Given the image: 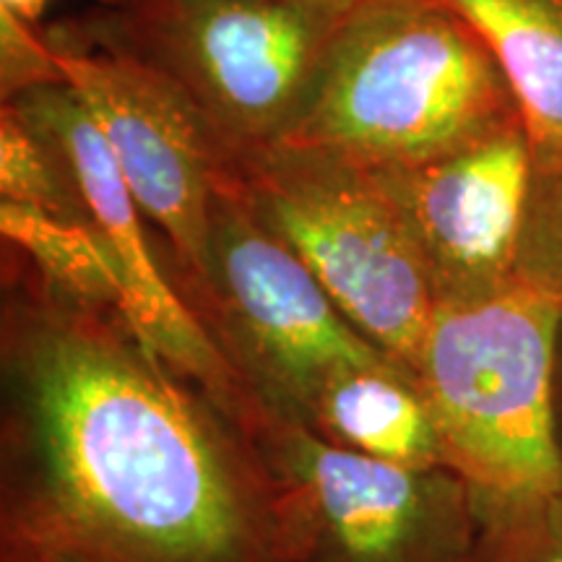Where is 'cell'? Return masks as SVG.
<instances>
[{
	"label": "cell",
	"mask_w": 562,
	"mask_h": 562,
	"mask_svg": "<svg viewBox=\"0 0 562 562\" xmlns=\"http://www.w3.org/2000/svg\"><path fill=\"white\" fill-rule=\"evenodd\" d=\"M0 550L286 562L281 484L248 425L123 311L55 297L24 269L0 334Z\"/></svg>",
	"instance_id": "obj_1"
},
{
	"label": "cell",
	"mask_w": 562,
	"mask_h": 562,
	"mask_svg": "<svg viewBox=\"0 0 562 562\" xmlns=\"http://www.w3.org/2000/svg\"><path fill=\"white\" fill-rule=\"evenodd\" d=\"M521 121L508 76L442 0H362L277 144L364 170L432 161Z\"/></svg>",
	"instance_id": "obj_2"
},
{
	"label": "cell",
	"mask_w": 562,
	"mask_h": 562,
	"mask_svg": "<svg viewBox=\"0 0 562 562\" xmlns=\"http://www.w3.org/2000/svg\"><path fill=\"white\" fill-rule=\"evenodd\" d=\"M562 305L516 281L438 302L417 364L448 469L492 501L562 492L552 375Z\"/></svg>",
	"instance_id": "obj_3"
},
{
	"label": "cell",
	"mask_w": 562,
	"mask_h": 562,
	"mask_svg": "<svg viewBox=\"0 0 562 562\" xmlns=\"http://www.w3.org/2000/svg\"><path fill=\"white\" fill-rule=\"evenodd\" d=\"M237 180L258 220L313 271L351 326L417 375L438 300L375 172L273 144L237 161Z\"/></svg>",
	"instance_id": "obj_4"
},
{
	"label": "cell",
	"mask_w": 562,
	"mask_h": 562,
	"mask_svg": "<svg viewBox=\"0 0 562 562\" xmlns=\"http://www.w3.org/2000/svg\"><path fill=\"white\" fill-rule=\"evenodd\" d=\"M178 292L250 396L305 427L336 372L398 362L258 220L237 175L211 209L206 279Z\"/></svg>",
	"instance_id": "obj_5"
},
{
	"label": "cell",
	"mask_w": 562,
	"mask_h": 562,
	"mask_svg": "<svg viewBox=\"0 0 562 562\" xmlns=\"http://www.w3.org/2000/svg\"><path fill=\"white\" fill-rule=\"evenodd\" d=\"M248 430L279 476L286 562H484L490 497L453 469L344 451L261 404Z\"/></svg>",
	"instance_id": "obj_6"
},
{
	"label": "cell",
	"mask_w": 562,
	"mask_h": 562,
	"mask_svg": "<svg viewBox=\"0 0 562 562\" xmlns=\"http://www.w3.org/2000/svg\"><path fill=\"white\" fill-rule=\"evenodd\" d=\"M128 40L199 104L229 159L273 146L351 9L290 0H117Z\"/></svg>",
	"instance_id": "obj_7"
},
{
	"label": "cell",
	"mask_w": 562,
	"mask_h": 562,
	"mask_svg": "<svg viewBox=\"0 0 562 562\" xmlns=\"http://www.w3.org/2000/svg\"><path fill=\"white\" fill-rule=\"evenodd\" d=\"M68 87L108 138L140 214L161 232L175 286L209 271L211 209L235 161L188 91L131 40H47Z\"/></svg>",
	"instance_id": "obj_8"
},
{
	"label": "cell",
	"mask_w": 562,
	"mask_h": 562,
	"mask_svg": "<svg viewBox=\"0 0 562 562\" xmlns=\"http://www.w3.org/2000/svg\"><path fill=\"white\" fill-rule=\"evenodd\" d=\"M11 104L47 133L68 159L87 201L91 227L100 235L121 279L123 313L136 334L161 360L203 385L216 402L245 422L256 398L182 300L170 271L161 269L157 250L146 237V216L140 214L108 138L81 97L68 83H55L26 91Z\"/></svg>",
	"instance_id": "obj_9"
},
{
	"label": "cell",
	"mask_w": 562,
	"mask_h": 562,
	"mask_svg": "<svg viewBox=\"0 0 562 562\" xmlns=\"http://www.w3.org/2000/svg\"><path fill=\"white\" fill-rule=\"evenodd\" d=\"M372 172L402 211L435 300H482L516 284L537 172L524 123L440 159Z\"/></svg>",
	"instance_id": "obj_10"
},
{
	"label": "cell",
	"mask_w": 562,
	"mask_h": 562,
	"mask_svg": "<svg viewBox=\"0 0 562 562\" xmlns=\"http://www.w3.org/2000/svg\"><path fill=\"white\" fill-rule=\"evenodd\" d=\"M321 440L396 467H448L419 378L402 362L336 372L307 422Z\"/></svg>",
	"instance_id": "obj_11"
},
{
	"label": "cell",
	"mask_w": 562,
	"mask_h": 562,
	"mask_svg": "<svg viewBox=\"0 0 562 562\" xmlns=\"http://www.w3.org/2000/svg\"><path fill=\"white\" fill-rule=\"evenodd\" d=\"M508 76L537 167L562 161V0H442Z\"/></svg>",
	"instance_id": "obj_12"
},
{
	"label": "cell",
	"mask_w": 562,
	"mask_h": 562,
	"mask_svg": "<svg viewBox=\"0 0 562 562\" xmlns=\"http://www.w3.org/2000/svg\"><path fill=\"white\" fill-rule=\"evenodd\" d=\"M0 235L42 290L83 307L123 311L121 279L91 224L0 201Z\"/></svg>",
	"instance_id": "obj_13"
},
{
	"label": "cell",
	"mask_w": 562,
	"mask_h": 562,
	"mask_svg": "<svg viewBox=\"0 0 562 562\" xmlns=\"http://www.w3.org/2000/svg\"><path fill=\"white\" fill-rule=\"evenodd\" d=\"M0 201L91 224L87 201L55 140L11 102L0 108Z\"/></svg>",
	"instance_id": "obj_14"
},
{
	"label": "cell",
	"mask_w": 562,
	"mask_h": 562,
	"mask_svg": "<svg viewBox=\"0 0 562 562\" xmlns=\"http://www.w3.org/2000/svg\"><path fill=\"white\" fill-rule=\"evenodd\" d=\"M516 279L562 305V161L533 172Z\"/></svg>",
	"instance_id": "obj_15"
},
{
	"label": "cell",
	"mask_w": 562,
	"mask_h": 562,
	"mask_svg": "<svg viewBox=\"0 0 562 562\" xmlns=\"http://www.w3.org/2000/svg\"><path fill=\"white\" fill-rule=\"evenodd\" d=\"M490 505L484 562H562V492Z\"/></svg>",
	"instance_id": "obj_16"
},
{
	"label": "cell",
	"mask_w": 562,
	"mask_h": 562,
	"mask_svg": "<svg viewBox=\"0 0 562 562\" xmlns=\"http://www.w3.org/2000/svg\"><path fill=\"white\" fill-rule=\"evenodd\" d=\"M68 83L50 42L32 32L30 21L0 5V94L3 102L26 91Z\"/></svg>",
	"instance_id": "obj_17"
},
{
	"label": "cell",
	"mask_w": 562,
	"mask_h": 562,
	"mask_svg": "<svg viewBox=\"0 0 562 562\" xmlns=\"http://www.w3.org/2000/svg\"><path fill=\"white\" fill-rule=\"evenodd\" d=\"M552 412H554V440L562 461V315L558 328V344H554V375H552Z\"/></svg>",
	"instance_id": "obj_18"
},
{
	"label": "cell",
	"mask_w": 562,
	"mask_h": 562,
	"mask_svg": "<svg viewBox=\"0 0 562 562\" xmlns=\"http://www.w3.org/2000/svg\"><path fill=\"white\" fill-rule=\"evenodd\" d=\"M0 5H3V9H9L11 13H16L19 19L34 24V21H40L42 13L47 11L50 0H0Z\"/></svg>",
	"instance_id": "obj_19"
},
{
	"label": "cell",
	"mask_w": 562,
	"mask_h": 562,
	"mask_svg": "<svg viewBox=\"0 0 562 562\" xmlns=\"http://www.w3.org/2000/svg\"><path fill=\"white\" fill-rule=\"evenodd\" d=\"M0 562H79L58 552H32V550H0Z\"/></svg>",
	"instance_id": "obj_20"
},
{
	"label": "cell",
	"mask_w": 562,
	"mask_h": 562,
	"mask_svg": "<svg viewBox=\"0 0 562 562\" xmlns=\"http://www.w3.org/2000/svg\"><path fill=\"white\" fill-rule=\"evenodd\" d=\"M290 3H311V5H331V9H355L362 0H290Z\"/></svg>",
	"instance_id": "obj_21"
}]
</instances>
